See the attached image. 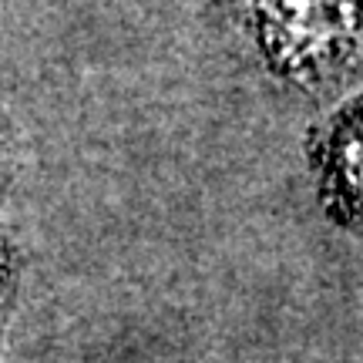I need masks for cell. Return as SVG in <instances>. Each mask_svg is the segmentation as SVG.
I'll return each instance as SVG.
<instances>
[{"mask_svg": "<svg viewBox=\"0 0 363 363\" xmlns=\"http://www.w3.org/2000/svg\"><path fill=\"white\" fill-rule=\"evenodd\" d=\"M262 51L296 78L326 74L347 61L360 34L357 0H252Z\"/></svg>", "mask_w": 363, "mask_h": 363, "instance_id": "obj_1", "label": "cell"}, {"mask_svg": "<svg viewBox=\"0 0 363 363\" xmlns=\"http://www.w3.org/2000/svg\"><path fill=\"white\" fill-rule=\"evenodd\" d=\"M333 169L353 195L363 199V111L350 118L333 145Z\"/></svg>", "mask_w": 363, "mask_h": 363, "instance_id": "obj_2", "label": "cell"}]
</instances>
